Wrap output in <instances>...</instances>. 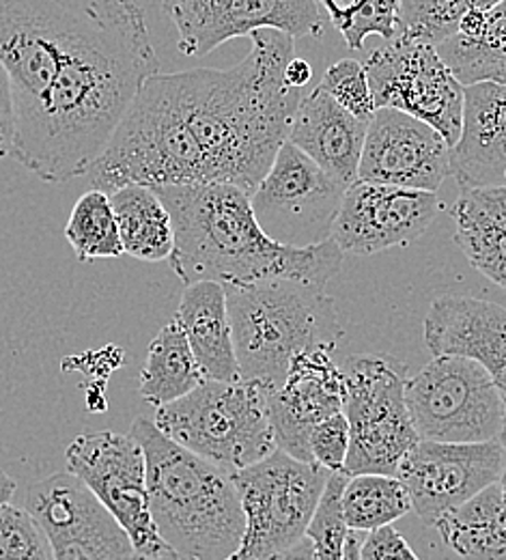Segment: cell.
I'll list each match as a JSON object with an SVG mask.
<instances>
[{
	"label": "cell",
	"mask_w": 506,
	"mask_h": 560,
	"mask_svg": "<svg viewBox=\"0 0 506 560\" xmlns=\"http://www.w3.org/2000/svg\"><path fill=\"white\" fill-rule=\"evenodd\" d=\"M498 486H501V490H503V495H505L506 502V466L505 470H503V475H501V481H498Z\"/></svg>",
	"instance_id": "obj_42"
},
{
	"label": "cell",
	"mask_w": 506,
	"mask_h": 560,
	"mask_svg": "<svg viewBox=\"0 0 506 560\" xmlns=\"http://www.w3.org/2000/svg\"><path fill=\"white\" fill-rule=\"evenodd\" d=\"M348 188L287 140L250 195V203L268 237L283 246L308 248L332 240Z\"/></svg>",
	"instance_id": "obj_13"
},
{
	"label": "cell",
	"mask_w": 506,
	"mask_h": 560,
	"mask_svg": "<svg viewBox=\"0 0 506 560\" xmlns=\"http://www.w3.org/2000/svg\"><path fill=\"white\" fill-rule=\"evenodd\" d=\"M250 55L228 70L162 73L168 97L192 140L205 184H231L252 195L290 139L302 102L285 70L295 39L274 28L250 35Z\"/></svg>",
	"instance_id": "obj_2"
},
{
	"label": "cell",
	"mask_w": 506,
	"mask_h": 560,
	"mask_svg": "<svg viewBox=\"0 0 506 560\" xmlns=\"http://www.w3.org/2000/svg\"><path fill=\"white\" fill-rule=\"evenodd\" d=\"M377 108H397L435 128L450 147L463 128L466 86L437 55L435 46L395 35L364 61Z\"/></svg>",
	"instance_id": "obj_11"
},
{
	"label": "cell",
	"mask_w": 506,
	"mask_h": 560,
	"mask_svg": "<svg viewBox=\"0 0 506 560\" xmlns=\"http://www.w3.org/2000/svg\"><path fill=\"white\" fill-rule=\"evenodd\" d=\"M435 50L463 86L506 84V0L487 11H468L457 33Z\"/></svg>",
	"instance_id": "obj_25"
},
{
	"label": "cell",
	"mask_w": 506,
	"mask_h": 560,
	"mask_svg": "<svg viewBox=\"0 0 506 560\" xmlns=\"http://www.w3.org/2000/svg\"><path fill=\"white\" fill-rule=\"evenodd\" d=\"M177 28L184 57H208L222 44L274 28L297 37H321L326 13L321 0H162Z\"/></svg>",
	"instance_id": "obj_14"
},
{
	"label": "cell",
	"mask_w": 506,
	"mask_h": 560,
	"mask_svg": "<svg viewBox=\"0 0 506 560\" xmlns=\"http://www.w3.org/2000/svg\"><path fill=\"white\" fill-rule=\"evenodd\" d=\"M505 466L501 440L470 444L419 440L401 459L397 479L410 491L412 511L421 522L435 526L446 511L498 483Z\"/></svg>",
	"instance_id": "obj_16"
},
{
	"label": "cell",
	"mask_w": 506,
	"mask_h": 560,
	"mask_svg": "<svg viewBox=\"0 0 506 560\" xmlns=\"http://www.w3.org/2000/svg\"><path fill=\"white\" fill-rule=\"evenodd\" d=\"M345 406L350 453L343 472L390 475L421 440L405 401L408 369L390 355L361 353L345 360Z\"/></svg>",
	"instance_id": "obj_8"
},
{
	"label": "cell",
	"mask_w": 506,
	"mask_h": 560,
	"mask_svg": "<svg viewBox=\"0 0 506 560\" xmlns=\"http://www.w3.org/2000/svg\"><path fill=\"white\" fill-rule=\"evenodd\" d=\"M450 215L468 264L506 291V186L461 188Z\"/></svg>",
	"instance_id": "obj_24"
},
{
	"label": "cell",
	"mask_w": 506,
	"mask_h": 560,
	"mask_svg": "<svg viewBox=\"0 0 506 560\" xmlns=\"http://www.w3.org/2000/svg\"><path fill=\"white\" fill-rule=\"evenodd\" d=\"M0 560H57L42 522L11 502L0 504Z\"/></svg>",
	"instance_id": "obj_32"
},
{
	"label": "cell",
	"mask_w": 506,
	"mask_h": 560,
	"mask_svg": "<svg viewBox=\"0 0 506 560\" xmlns=\"http://www.w3.org/2000/svg\"><path fill=\"white\" fill-rule=\"evenodd\" d=\"M268 560H315V544L308 537H304L299 544H295L290 550H285V552Z\"/></svg>",
	"instance_id": "obj_39"
},
{
	"label": "cell",
	"mask_w": 506,
	"mask_h": 560,
	"mask_svg": "<svg viewBox=\"0 0 506 560\" xmlns=\"http://www.w3.org/2000/svg\"><path fill=\"white\" fill-rule=\"evenodd\" d=\"M15 144V97L11 78L0 63V158H11Z\"/></svg>",
	"instance_id": "obj_37"
},
{
	"label": "cell",
	"mask_w": 506,
	"mask_h": 560,
	"mask_svg": "<svg viewBox=\"0 0 506 560\" xmlns=\"http://www.w3.org/2000/svg\"><path fill=\"white\" fill-rule=\"evenodd\" d=\"M405 401L421 440L490 442L503 431V397L492 373L474 358L437 353L408 377Z\"/></svg>",
	"instance_id": "obj_10"
},
{
	"label": "cell",
	"mask_w": 506,
	"mask_h": 560,
	"mask_svg": "<svg viewBox=\"0 0 506 560\" xmlns=\"http://www.w3.org/2000/svg\"><path fill=\"white\" fill-rule=\"evenodd\" d=\"M345 472H332L319 500L306 537L315 544V560H343L348 524L343 520L341 498L348 486Z\"/></svg>",
	"instance_id": "obj_33"
},
{
	"label": "cell",
	"mask_w": 506,
	"mask_h": 560,
	"mask_svg": "<svg viewBox=\"0 0 506 560\" xmlns=\"http://www.w3.org/2000/svg\"><path fill=\"white\" fill-rule=\"evenodd\" d=\"M348 528L370 533L412 511L410 491L390 475H356L348 479L341 498Z\"/></svg>",
	"instance_id": "obj_29"
},
{
	"label": "cell",
	"mask_w": 506,
	"mask_h": 560,
	"mask_svg": "<svg viewBox=\"0 0 506 560\" xmlns=\"http://www.w3.org/2000/svg\"><path fill=\"white\" fill-rule=\"evenodd\" d=\"M326 348L291 360L283 386L268 390V410L276 448L299 462H313L308 438L317 422L343 412L345 375Z\"/></svg>",
	"instance_id": "obj_19"
},
{
	"label": "cell",
	"mask_w": 506,
	"mask_h": 560,
	"mask_svg": "<svg viewBox=\"0 0 506 560\" xmlns=\"http://www.w3.org/2000/svg\"><path fill=\"white\" fill-rule=\"evenodd\" d=\"M366 535H368V533H362V530H352V528H348V535H345V544H343V560H362V544H364Z\"/></svg>",
	"instance_id": "obj_40"
},
{
	"label": "cell",
	"mask_w": 506,
	"mask_h": 560,
	"mask_svg": "<svg viewBox=\"0 0 506 560\" xmlns=\"http://www.w3.org/2000/svg\"><path fill=\"white\" fill-rule=\"evenodd\" d=\"M123 253L139 261H166L175 246L173 220L149 186H123L110 195Z\"/></svg>",
	"instance_id": "obj_27"
},
{
	"label": "cell",
	"mask_w": 506,
	"mask_h": 560,
	"mask_svg": "<svg viewBox=\"0 0 506 560\" xmlns=\"http://www.w3.org/2000/svg\"><path fill=\"white\" fill-rule=\"evenodd\" d=\"M285 78H287V82H290L291 86L304 89V86L310 82V78H313V68H310L304 59L293 57L290 61V66H287V70H285Z\"/></svg>",
	"instance_id": "obj_38"
},
{
	"label": "cell",
	"mask_w": 506,
	"mask_h": 560,
	"mask_svg": "<svg viewBox=\"0 0 506 560\" xmlns=\"http://www.w3.org/2000/svg\"><path fill=\"white\" fill-rule=\"evenodd\" d=\"M157 71L143 7L121 0L63 61L44 100L15 119L11 158L48 184L84 177Z\"/></svg>",
	"instance_id": "obj_1"
},
{
	"label": "cell",
	"mask_w": 506,
	"mask_h": 560,
	"mask_svg": "<svg viewBox=\"0 0 506 560\" xmlns=\"http://www.w3.org/2000/svg\"><path fill=\"white\" fill-rule=\"evenodd\" d=\"M425 343L437 353H461L479 360L494 377L503 397L501 444L506 453V308L501 304L444 295L425 317Z\"/></svg>",
	"instance_id": "obj_20"
},
{
	"label": "cell",
	"mask_w": 506,
	"mask_h": 560,
	"mask_svg": "<svg viewBox=\"0 0 506 560\" xmlns=\"http://www.w3.org/2000/svg\"><path fill=\"white\" fill-rule=\"evenodd\" d=\"M362 560H421L403 535L392 526H381L370 530L362 544Z\"/></svg>",
	"instance_id": "obj_36"
},
{
	"label": "cell",
	"mask_w": 506,
	"mask_h": 560,
	"mask_svg": "<svg viewBox=\"0 0 506 560\" xmlns=\"http://www.w3.org/2000/svg\"><path fill=\"white\" fill-rule=\"evenodd\" d=\"M121 0H0V63L11 78L15 119L46 95L75 46Z\"/></svg>",
	"instance_id": "obj_7"
},
{
	"label": "cell",
	"mask_w": 506,
	"mask_h": 560,
	"mask_svg": "<svg viewBox=\"0 0 506 560\" xmlns=\"http://www.w3.org/2000/svg\"><path fill=\"white\" fill-rule=\"evenodd\" d=\"M366 130V121L348 113L332 95L315 86L302 97L287 140L326 173L352 186L358 179Z\"/></svg>",
	"instance_id": "obj_22"
},
{
	"label": "cell",
	"mask_w": 506,
	"mask_h": 560,
	"mask_svg": "<svg viewBox=\"0 0 506 560\" xmlns=\"http://www.w3.org/2000/svg\"><path fill=\"white\" fill-rule=\"evenodd\" d=\"M130 433L145 451L153 524L175 559H231L246 530L233 477L170 440L153 420H134Z\"/></svg>",
	"instance_id": "obj_4"
},
{
	"label": "cell",
	"mask_w": 506,
	"mask_h": 560,
	"mask_svg": "<svg viewBox=\"0 0 506 560\" xmlns=\"http://www.w3.org/2000/svg\"><path fill=\"white\" fill-rule=\"evenodd\" d=\"M13 493H15V481L0 470V504L9 502L13 498Z\"/></svg>",
	"instance_id": "obj_41"
},
{
	"label": "cell",
	"mask_w": 506,
	"mask_h": 560,
	"mask_svg": "<svg viewBox=\"0 0 506 560\" xmlns=\"http://www.w3.org/2000/svg\"><path fill=\"white\" fill-rule=\"evenodd\" d=\"M313 462L330 472H343L350 453V422L345 412L317 422L308 438Z\"/></svg>",
	"instance_id": "obj_35"
},
{
	"label": "cell",
	"mask_w": 506,
	"mask_h": 560,
	"mask_svg": "<svg viewBox=\"0 0 506 560\" xmlns=\"http://www.w3.org/2000/svg\"><path fill=\"white\" fill-rule=\"evenodd\" d=\"M450 168L461 188L506 186V84L466 86L463 128L450 151Z\"/></svg>",
	"instance_id": "obj_21"
},
{
	"label": "cell",
	"mask_w": 506,
	"mask_h": 560,
	"mask_svg": "<svg viewBox=\"0 0 506 560\" xmlns=\"http://www.w3.org/2000/svg\"><path fill=\"white\" fill-rule=\"evenodd\" d=\"M226 306L239 380L274 390L291 360L306 350H334L343 337L337 302L304 280L266 279L226 284Z\"/></svg>",
	"instance_id": "obj_5"
},
{
	"label": "cell",
	"mask_w": 506,
	"mask_h": 560,
	"mask_svg": "<svg viewBox=\"0 0 506 560\" xmlns=\"http://www.w3.org/2000/svg\"><path fill=\"white\" fill-rule=\"evenodd\" d=\"M26 509L46 528L57 560H146L115 515L72 472L33 483Z\"/></svg>",
	"instance_id": "obj_15"
},
{
	"label": "cell",
	"mask_w": 506,
	"mask_h": 560,
	"mask_svg": "<svg viewBox=\"0 0 506 560\" xmlns=\"http://www.w3.org/2000/svg\"><path fill=\"white\" fill-rule=\"evenodd\" d=\"M330 470L276 448L266 459L233 472L246 530L228 560H268L299 544L315 517Z\"/></svg>",
	"instance_id": "obj_9"
},
{
	"label": "cell",
	"mask_w": 506,
	"mask_h": 560,
	"mask_svg": "<svg viewBox=\"0 0 506 560\" xmlns=\"http://www.w3.org/2000/svg\"><path fill=\"white\" fill-rule=\"evenodd\" d=\"M203 382V373L190 343L177 324L168 322L149 343L145 366L141 373V397L149 406L162 408L186 397Z\"/></svg>",
	"instance_id": "obj_28"
},
{
	"label": "cell",
	"mask_w": 506,
	"mask_h": 560,
	"mask_svg": "<svg viewBox=\"0 0 506 560\" xmlns=\"http://www.w3.org/2000/svg\"><path fill=\"white\" fill-rule=\"evenodd\" d=\"M66 237L78 261L84 264L126 255L110 195L95 188L84 192L73 206L66 224Z\"/></svg>",
	"instance_id": "obj_30"
},
{
	"label": "cell",
	"mask_w": 506,
	"mask_h": 560,
	"mask_svg": "<svg viewBox=\"0 0 506 560\" xmlns=\"http://www.w3.org/2000/svg\"><path fill=\"white\" fill-rule=\"evenodd\" d=\"M474 9V0H399V31L437 46L457 33L461 20Z\"/></svg>",
	"instance_id": "obj_31"
},
{
	"label": "cell",
	"mask_w": 506,
	"mask_h": 560,
	"mask_svg": "<svg viewBox=\"0 0 506 560\" xmlns=\"http://www.w3.org/2000/svg\"><path fill=\"white\" fill-rule=\"evenodd\" d=\"M319 89H323L348 113H352L354 117H358L366 124L373 119V115L377 110L366 70L354 59H343V61L330 66L319 82Z\"/></svg>",
	"instance_id": "obj_34"
},
{
	"label": "cell",
	"mask_w": 506,
	"mask_h": 560,
	"mask_svg": "<svg viewBox=\"0 0 506 560\" xmlns=\"http://www.w3.org/2000/svg\"><path fill=\"white\" fill-rule=\"evenodd\" d=\"M450 151L429 124L397 108H377L368 121L358 179L437 192L452 173Z\"/></svg>",
	"instance_id": "obj_18"
},
{
	"label": "cell",
	"mask_w": 506,
	"mask_h": 560,
	"mask_svg": "<svg viewBox=\"0 0 506 560\" xmlns=\"http://www.w3.org/2000/svg\"><path fill=\"white\" fill-rule=\"evenodd\" d=\"M259 382L203 380L186 397L155 408L153 422L177 444L233 475L276 451Z\"/></svg>",
	"instance_id": "obj_6"
},
{
	"label": "cell",
	"mask_w": 506,
	"mask_h": 560,
	"mask_svg": "<svg viewBox=\"0 0 506 560\" xmlns=\"http://www.w3.org/2000/svg\"><path fill=\"white\" fill-rule=\"evenodd\" d=\"M175 319L190 343L203 380H239L226 291L220 282L199 280L186 284Z\"/></svg>",
	"instance_id": "obj_23"
},
{
	"label": "cell",
	"mask_w": 506,
	"mask_h": 560,
	"mask_svg": "<svg viewBox=\"0 0 506 560\" xmlns=\"http://www.w3.org/2000/svg\"><path fill=\"white\" fill-rule=\"evenodd\" d=\"M68 472L78 477L126 528L146 560H177L157 535L149 509L145 451L132 433H80L66 448Z\"/></svg>",
	"instance_id": "obj_12"
},
{
	"label": "cell",
	"mask_w": 506,
	"mask_h": 560,
	"mask_svg": "<svg viewBox=\"0 0 506 560\" xmlns=\"http://www.w3.org/2000/svg\"><path fill=\"white\" fill-rule=\"evenodd\" d=\"M435 528L463 560H506V502L501 486L494 483L446 511Z\"/></svg>",
	"instance_id": "obj_26"
},
{
	"label": "cell",
	"mask_w": 506,
	"mask_h": 560,
	"mask_svg": "<svg viewBox=\"0 0 506 560\" xmlns=\"http://www.w3.org/2000/svg\"><path fill=\"white\" fill-rule=\"evenodd\" d=\"M437 211V192L356 179L343 197L332 240L343 255L358 257L410 246L425 235Z\"/></svg>",
	"instance_id": "obj_17"
},
{
	"label": "cell",
	"mask_w": 506,
	"mask_h": 560,
	"mask_svg": "<svg viewBox=\"0 0 506 560\" xmlns=\"http://www.w3.org/2000/svg\"><path fill=\"white\" fill-rule=\"evenodd\" d=\"M153 190L173 220L175 246L168 264L184 284L293 279L326 287L343 268L345 255L334 240L293 248L268 237L255 218L250 195L237 186L188 184Z\"/></svg>",
	"instance_id": "obj_3"
}]
</instances>
